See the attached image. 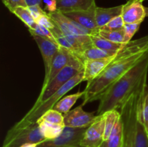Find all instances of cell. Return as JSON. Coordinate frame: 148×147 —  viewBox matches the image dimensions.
<instances>
[{
	"label": "cell",
	"mask_w": 148,
	"mask_h": 147,
	"mask_svg": "<svg viewBox=\"0 0 148 147\" xmlns=\"http://www.w3.org/2000/svg\"><path fill=\"white\" fill-rule=\"evenodd\" d=\"M148 54V34L131 40L120 49L116 59L97 78L84 89L82 106L98 100L101 95L122 75L143 60Z\"/></svg>",
	"instance_id": "1"
},
{
	"label": "cell",
	"mask_w": 148,
	"mask_h": 147,
	"mask_svg": "<svg viewBox=\"0 0 148 147\" xmlns=\"http://www.w3.org/2000/svg\"><path fill=\"white\" fill-rule=\"evenodd\" d=\"M148 54L143 60L126 72L112 84L99 97L97 115L107 111L120 108L124 99L136 89L143 79L147 76Z\"/></svg>",
	"instance_id": "2"
},
{
	"label": "cell",
	"mask_w": 148,
	"mask_h": 147,
	"mask_svg": "<svg viewBox=\"0 0 148 147\" xmlns=\"http://www.w3.org/2000/svg\"><path fill=\"white\" fill-rule=\"evenodd\" d=\"M46 141L40 132L38 122H25L20 120L8 131L2 147H21L29 143H41Z\"/></svg>",
	"instance_id": "3"
},
{
	"label": "cell",
	"mask_w": 148,
	"mask_h": 147,
	"mask_svg": "<svg viewBox=\"0 0 148 147\" xmlns=\"http://www.w3.org/2000/svg\"><path fill=\"white\" fill-rule=\"evenodd\" d=\"M84 70L74 76L69 82L64 84L59 90L56 91L49 99L40 103L36 108H31V109L27 112L25 115L20 120L25 122H36L46 112L51 109H53L54 105L62 99V97L69 91L73 89L75 86L83 82Z\"/></svg>",
	"instance_id": "4"
},
{
	"label": "cell",
	"mask_w": 148,
	"mask_h": 147,
	"mask_svg": "<svg viewBox=\"0 0 148 147\" xmlns=\"http://www.w3.org/2000/svg\"><path fill=\"white\" fill-rule=\"evenodd\" d=\"M83 70V63L77 57L72 63L64 68L49 84H47L46 86H42L40 95L32 108H36L40 103L49 99L64 84Z\"/></svg>",
	"instance_id": "5"
},
{
	"label": "cell",
	"mask_w": 148,
	"mask_h": 147,
	"mask_svg": "<svg viewBox=\"0 0 148 147\" xmlns=\"http://www.w3.org/2000/svg\"><path fill=\"white\" fill-rule=\"evenodd\" d=\"M48 14L55 22L64 34L77 39L85 49L92 46L91 36L94 34L92 32L87 30L59 11L48 13Z\"/></svg>",
	"instance_id": "6"
},
{
	"label": "cell",
	"mask_w": 148,
	"mask_h": 147,
	"mask_svg": "<svg viewBox=\"0 0 148 147\" xmlns=\"http://www.w3.org/2000/svg\"><path fill=\"white\" fill-rule=\"evenodd\" d=\"M86 128L65 127L60 136L52 140H46L40 143L38 147H77L80 146Z\"/></svg>",
	"instance_id": "7"
},
{
	"label": "cell",
	"mask_w": 148,
	"mask_h": 147,
	"mask_svg": "<svg viewBox=\"0 0 148 147\" xmlns=\"http://www.w3.org/2000/svg\"><path fill=\"white\" fill-rule=\"evenodd\" d=\"M105 125L104 115H98L96 120L85 130L80 141L81 146L101 147L104 142Z\"/></svg>",
	"instance_id": "8"
},
{
	"label": "cell",
	"mask_w": 148,
	"mask_h": 147,
	"mask_svg": "<svg viewBox=\"0 0 148 147\" xmlns=\"http://www.w3.org/2000/svg\"><path fill=\"white\" fill-rule=\"evenodd\" d=\"M97 118L98 115L85 112L82 109V105H81L64 114V122L65 127L86 128L89 127Z\"/></svg>",
	"instance_id": "9"
},
{
	"label": "cell",
	"mask_w": 148,
	"mask_h": 147,
	"mask_svg": "<svg viewBox=\"0 0 148 147\" xmlns=\"http://www.w3.org/2000/svg\"><path fill=\"white\" fill-rule=\"evenodd\" d=\"M77 58L75 53L71 50L60 46L59 50L55 55L51 66L50 72L46 77L44 78L43 86L49 84L62 69L72 63Z\"/></svg>",
	"instance_id": "10"
},
{
	"label": "cell",
	"mask_w": 148,
	"mask_h": 147,
	"mask_svg": "<svg viewBox=\"0 0 148 147\" xmlns=\"http://www.w3.org/2000/svg\"><path fill=\"white\" fill-rule=\"evenodd\" d=\"M96 7V4H95L87 10L70 12L63 14L89 31L92 32L94 35H97L99 32V28L97 25L96 18H95Z\"/></svg>",
	"instance_id": "11"
},
{
	"label": "cell",
	"mask_w": 148,
	"mask_h": 147,
	"mask_svg": "<svg viewBox=\"0 0 148 147\" xmlns=\"http://www.w3.org/2000/svg\"><path fill=\"white\" fill-rule=\"evenodd\" d=\"M32 36L37 43L39 50L41 53L45 66V77H46L50 72L53 59L58 50H59L60 46L51 40L44 38L40 36L36 35Z\"/></svg>",
	"instance_id": "12"
},
{
	"label": "cell",
	"mask_w": 148,
	"mask_h": 147,
	"mask_svg": "<svg viewBox=\"0 0 148 147\" xmlns=\"http://www.w3.org/2000/svg\"><path fill=\"white\" fill-rule=\"evenodd\" d=\"M121 17L125 24L142 23L146 17L145 7L140 0H129L124 4Z\"/></svg>",
	"instance_id": "13"
},
{
	"label": "cell",
	"mask_w": 148,
	"mask_h": 147,
	"mask_svg": "<svg viewBox=\"0 0 148 147\" xmlns=\"http://www.w3.org/2000/svg\"><path fill=\"white\" fill-rule=\"evenodd\" d=\"M117 53L114 56H110L108 58L85 61L83 62V82H87V83H90L95 78L98 77L105 70L106 68L116 59Z\"/></svg>",
	"instance_id": "14"
},
{
	"label": "cell",
	"mask_w": 148,
	"mask_h": 147,
	"mask_svg": "<svg viewBox=\"0 0 148 147\" xmlns=\"http://www.w3.org/2000/svg\"><path fill=\"white\" fill-rule=\"evenodd\" d=\"M143 100L139 107L138 114H137L134 135H133L132 147H148V132L143 120Z\"/></svg>",
	"instance_id": "15"
},
{
	"label": "cell",
	"mask_w": 148,
	"mask_h": 147,
	"mask_svg": "<svg viewBox=\"0 0 148 147\" xmlns=\"http://www.w3.org/2000/svg\"><path fill=\"white\" fill-rule=\"evenodd\" d=\"M57 11L62 13L87 10L95 4V0H56Z\"/></svg>",
	"instance_id": "16"
},
{
	"label": "cell",
	"mask_w": 148,
	"mask_h": 147,
	"mask_svg": "<svg viewBox=\"0 0 148 147\" xmlns=\"http://www.w3.org/2000/svg\"><path fill=\"white\" fill-rule=\"evenodd\" d=\"M124 4L114 7H96L95 10V18L98 28H101L109 22L112 19L117 16L121 15Z\"/></svg>",
	"instance_id": "17"
},
{
	"label": "cell",
	"mask_w": 148,
	"mask_h": 147,
	"mask_svg": "<svg viewBox=\"0 0 148 147\" xmlns=\"http://www.w3.org/2000/svg\"><path fill=\"white\" fill-rule=\"evenodd\" d=\"M119 51H110V50H106L103 49L99 48L92 46L87 48L84 49L83 50L79 53H77L75 56L83 63L86 60H94V59H103V58H108L110 56H113L116 54Z\"/></svg>",
	"instance_id": "18"
},
{
	"label": "cell",
	"mask_w": 148,
	"mask_h": 147,
	"mask_svg": "<svg viewBox=\"0 0 148 147\" xmlns=\"http://www.w3.org/2000/svg\"><path fill=\"white\" fill-rule=\"evenodd\" d=\"M40 132L46 140H52L60 136L65 128L64 125L53 124L39 118L37 120Z\"/></svg>",
	"instance_id": "19"
},
{
	"label": "cell",
	"mask_w": 148,
	"mask_h": 147,
	"mask_svg": "<svg viewBox=\"0 0 148 147\" xmlns=\"http://www.w3.org/2000/svg\"><path fill=\"white\" fill-rule=\"evenodd\" d=\"M124 144V128L121 118L117 120L109 138L104 141L101 147H123Z\"/></svg>",
	"instance_id": "20"
},
{
	"label": "cell",
	"mask_w": 148,
	"mask_h": 147,
	"mask_svg": "<svg viewBox=\"0 0 148 147\" xmlns=\"http://www.w3.org/2000/svg\"><path fill=\"white\" fill-rule=\"evenodd\" d=\"M84 94H85L84 91H82V92H78L77 93L64 97L54 105L53 109L59 111L62 114L66 113L71 110V108L74 106L77 101L79 98L83 97Z\"/></svg>",
	"instance_id": "21"
},
{
	"label": "cell",
	"mask_w": 148,
	"mask_h": 147,
	"mask_svg": "<svg viewBox=\"0 0 148 147\" xmlns=\"http://www.w3.org/2000/svg\"><path fill=\"white\" fill-rule=\"evenodd\" d=\"M103 115L106 122L103 140L104 141H106L109 138L117 120L121 118V114L119 111L117 110H111L106 112Z\"/></svg>",
	"instance_id": "22"
},
{
	"label": "cell",
	"mask_w": 148,
	"mask_h": 147,
	"mask_svg": "<svg viewBox=\"0 0 148 147\" xmlns=\"http://www.w3.org/2000/svg\"><path fill=\"white\" fill-rule=\"evenodd\" d=\"M91 40L94 46H96L99 48L106 50H110V51H119L126 45L111 42L104 37H102L98 34L91 36Z\"/></svg>",
	"instance_id": "23"
},
{
	"label": "cell",
	"mask_w": 148,
	"mask_h": 147,
	"mask_svg": "<svg viewBox=\"0 0 148 147\" xmlns=\"http://www.w3.org/2000/svg\"><path fill=\"white\" fill-rule=\"evenodd\" d=\"M12 13L17 16L22 22H23L27 25L28 29L34 30L37 26V22L33 18L28 7H18Z\"/></svg>",
	"instance_id": "24"
},
{
	"label": "cell",
	"mask_w": 148,
	"mask_h": 147,
	"mask_svg": "<svg viewBox=\"0 0 148 147\" xmlns=\"http://www.w3.org/2000/svg\"><path fill=\"white\" fill-rule=\"evenodd\" d=\"M98 35L102 37L107 39L111 42L116 43H121L124 44V30H99Z\"/></svg>",
	"instance_id": "25"
},
{
	"label": "cell",
	"mask_w": 148,
	"mask_h": 147,
	"mask_svg": "<svg viewBox=\"0 0 148 147\" xmlns=\"http://www.w3.org/2000/svg\"><path fill=\"white\" fill-rule=\"evenodd\" d=\"M40 118L43 120L51 122V123L64 125V114L61 113L60 112L56 110L53 108L46 111Z\"/></svg>",
	"instance_id": "26"
},
{
	"label": "cell",
	"mask_w": 148,
	"mask_h": 147,
	"mask_svg": "<svg viewBox=\"0 0 148 147\" xmlns=\"http://www.w3.org/2000/svg\"><path fill=\"white\" fill-rule=\"evenodd\" d=\"M28 31L30 32L31 35H36L40 36V37H44V38L51 40V41L54 42L55 43H56V44L59 45V43H58L57 40H56V37H55L54 35H53V33L51 32V30L46 28V27H43V26L40 25V24H38L37 26H36V27L34 29V30H30V29H28Z\"/></svg>",
	"instance_id": "27"
},
{
	"label": "cell",
	"mask_w": 148,
	"mask_h": 147,
	"mask_svg": "<svg viewBox=\"0 0 148 147\" xmlns=\"http://www.w3.org/2000/svg\"><path fill=\"white\" fill-rule=\"evenodd\" d=\"M141 23H133V24H125L124 30V44H127L132 40L133 36L139 30Z\"/></svg>",
	"instance_id": "28"
},
{
	"label": "cell",
	"mask_w": 148,
	"mask_h": 147,
	"mask_svg": "<svg viewBox=\"0 0 148 147\" xmlns=\"http://www.w3.org/2000/svg\"><path fill=\"white\" fill-rule=\"evenodd\" d=\"M124 22L121 15L117 16L111 20L108 23H107L105 26L100 28L99 30H118L124 29Z\"/></svg>",
	"instance_id": "29"
},
{
	"label": "cell",
	"mask_w": 148,
	"mask_h": 147,
	"mask_svg": "<svg viewBox=\"0 0 148 147\" xmlns=\"http://www.w3.org/2000/svg\"><path fill=\"white\" fill-rule=\"evenodd\" d=\"M37 24H40V25L43 26V27H46V28L49 29V30H52L56 27V24L55 22L52 20L50 17V16L48 14V13L43 14V15L40 16L39 18H38L36 20Z\"/></svg>",
	"instance_id": "30"
},
{
	"label": "cell",
	"mask_w": 148,
	"mask_h": 147,
	"mask_svg": "<svg viewBox=\"0 0 148 147\" xmlns=\"http://www.w3.org/2000/svg\"><path fill=\"white\" fill-rule=\"evenodd\" d=\"M2 1L12 13L18 7H27L25 0H2Z\"/></svg>",
	"instance_id": "31"
},
{
	"label": "cell",
	"mask_w": 148,
	"mask_h": 147,
	"mask_svg": "<svg viewBox=\"0 0 148 147\" xmlns=\"http://www.w3.org/2000/svg\"><path fill=\"white\" fill-rule=\"evenodd\" d=\"M143 120H144V123L145 125L146 128L148 132V88L146 91L145 95L144 100L143 104Z\"/></svg>",
	"instance_id": "32"
},
{
	"label": "cell",
	"mask_w": 148,
	"mask_h": 147,
	"mask_svg": "<svg viewBox=\"0 0 148 147\" xmlns=\"http://www.w3.org/2000/svg\"><path fill=\"white\" fill-rule=\"evenodd\" d=\"M28 9H29V10H30V13L32 14V15H33V18L35 19V20H36L38 18H39L40 16L46 14V12H45L44 10L41 8V7H40V5L29 7Z\"/></svg>",
	"instance_id": "33"
},
{
	"label": "cell",
	"mask_w": 148,
	"mask_h": 147,
	"mask_svg": "<svg viewBox=\"0 0 148 147\" xmlns=\"http://www.w3.org/2000/svg\"><path fill=\"white\" fill-rule=\"evenodd\" d=\"M46 10L49 13L57 11L56 0H46Z\"/></svg>",
	"instance_id": "34"
},
{
	"label": "cell",
	"mask_w": 148,
	"mask_h": 147,
	"mask_svg": "<svg viewBox=\"0 0 148 147\" xmlns=\"http://www.w3.org/2000/svg\"><path fill=\"white\" fill-rule=\"evenodd\" d=\"M26 4H27V7H33V6L40 5L41 4L43 0H25Z\"/></svg>",
	"instance_id": "35"
},
{
	"label": "cell",
	"mask_w": 148,
	"mask_h": 147,
	"mask_svg": "<svg viewBox=\"0 0 148 147\" xmlns=\"http://www.w3.org/2000/svg\"><path fill=\"white\" fill-rule=\"evenodd\" d=\"M40 144V143H39ZM38 143H29V144H25L22 146L21 147H38Z\"/></svg>",
	"instance_id": "36"
},
{
	"label": "cell",
	"mask_w": 148,
	"mask_h": 147,
	"mask_svg": "<svg viewBox=\"0 0 148 147\" xmlns=\"http://www.w3.org/2000/svg\"><path fill=\"white\" fill-rule=\"evenodd\" d=\"M146 10V17H148V7H145Z\"/></svg>",
	"instance_id": "37"
},
{
	"label": "cell",
	"mask_w": 148,
	"mask_h": 147,
	"mask_svg": "<svg viewBox=\"0 0 148 147\" xmlns=\"http://www.w3.org/2000/svg\"><path fill=\"white\" fill-rule=\"evenodd\" d=\"M140 1H145V0H140Z\"/></svg>",
	"instance_id": "38"
},
{
	"label": "cell",
	"mask_w": 148,
	"mask_h": 147,
	"mask_svg": "<svg viewBox=\"0 0 148 147\" xmlns=\"http://www.w3.org/2000/svg\"><path fill=\"white\" fill-rule=\"evenodd\" d=\"M77 147H83V146H77Z\"/></svg>",
	"instance_id": "39"
}]
</instances>
